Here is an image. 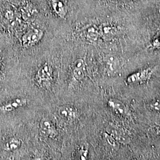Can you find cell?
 <instances>
[{
	"label": "cell",
	"mask_w": 160,
	"mask_h": 160,
	"mask_svg": "<svg viewBox=\"0 0 160 160\" xmlns=\"http://www.w3.org/2000/svg\"><path fill=\"white\" fill-rule=\"evenodd\" d=\"M103 138L105 143H106L110 148L113 149H118L119 148L120 143L106 132H105L103 133Z\"/></svg>",
	"instance_id": "2e32d148"
},
{
	"label": "cell",
	"mask_w": 160,
	"mask_h": 160,
	"mask_svg": "<svg viewBox=\"0 0 160 160\" xmlns=\"http://www.w3.org/2000/svg\"><path fill=\"white\" fill-rule=\"evenodd\" d=\"M157 67H148L141 69L129 75L126 78V83L129 85H138L148 82L152 78Z\"/></svg>",
	"instance_id": "7a4b0ae2"
},
{
	"label": "cell",
	"mask_w": 160,
	"mask_h": 160,
	"mask_svg": "<svg viewBox=\"0 0 160 160\" xmlns=\"http://www.w3.org/2000/svg\"><path fill=\"white\" fill-rule=\"evenodd\" d=\"M39 133L43 137L54 138L57 136V129L51 120L43 118L39 122Z\"/></svg>",
	"instance_id": "5b68a950"
},
{
	"label": "cell",
	"mask_w": 160,
	"mask_h": 160,
	"mask_svg": "<svg viewBox=\"0 0 160 160\" xmlns=\"http://www.w3.org/2000/svg\"><path fill=\"white\" fill-rule=\"evenodd\" d=\"M105 67L110 74H116L119 72L121 67L119 58L114 55H109L104 58Z\"/></svg>",
	"instance_id": "30bf717a"
},
{
	"label": "cell",
	"mask_w": 160,
	"mask_h": 160,
	"mask_svg": "<svg viewBox=\"0 0 160 160\" xmlns=\"http://www.w3.org/2000/svg\"><path fill=\"white\" fill-rule=\"evenodd\" d=\"M108 105L117 114L121 116H128L129 114V109H128L126 104L120 100L111 98L108 101Z\"/></svg>",
	"instance_id": "7c38bea8"
},
{
	"label": "cell",
	"mask_w": 160,
	"mask_h": 160,
	"mask_svg": "<svg viewBox=\"0 0 160 160\" xmlns=\"http://www.w3.org/2000/svg\"><path fill=\"white\" fill-rule=\"evenodd\" d=\"M22 141L17 137H12L8 139L4 144V149L6 151H14L20 148Z\"/></svg>",
	"instance_id": "5bb4252c"
},
{
	"label": "cell",
	"mask_w": 160,
	"mask_h": 160,
	"mask_svg": "<svg viewBox=\"0 0 160 160\" xmlns=\"http://www.w3.org/2000/svg\"><path fill=\"white\" fill-rule=\"evenodd\" d=\"M100 38L105 41L113 40L118 34V29L109 23H103L98 26Z\"/></svg>",
	"instance_id": "52a82bcc"
},
{
	"label": "cell",
	"mask_w": 160,
	"mask_h": 160,
	"mask_svg": "<svg viewBox=\"0 0 160 160\" xmlns=\"http://www.w3.org/2000/svg\"><path fill=\"white\" fill-rule=\"evenodd\" d=\"M32 160H50L47 157L42 155H36L33 157Z\"/></svg>",
	"instance_id": "e0dca14e"
},
{
	"label": "cell",
	"mask_w": 160,
	"mask_h": 160,
	"mask_svg": "<svg viewBox=\"0 0 160 160\" xmlns=\"http://www.w3.org/2000/svg\"><path fill=\"white\" fill-rule=\"evenodd\" d=\"M83 32L86 40L90 42H96L100 38L99 28L96 25L86 26Z\"/></svg>",
	"instance_id": "4fadbf2b"
},
{
	"label": "cell",
	"mask_w": 160,
	"mask_h": 160,
	"mask_svg": "<svg viewBox=\"0 0 160 160\" xmlns=\"http://www.w3.org/2000/svg\"><path fill=\"white\" fill-rule=\"evenodd\" d=\"M58 114L64 120L72 122L77 119L78 112L77 109L72 106L63 105L58 108Z\"/></svg>",
	"instance_id": "9c48e42d"
},
{
	"label": "cell",
	"mask_w": 160,
	"mask_h": 160,
	"mask_svg": "<svg viewBox=\"0 0 160 160\" xmlns=\"http://www.w3.org/2000/svg\"><path fill=\"white\" fill-rule=\"evenodd\" d=\"M86 75V64L85 61L79 58L75 61L72 67V77L75 82L81 81Z\"/></svg>",
	"instance_id": "8992f818"
},
{
	"label": "cell",
	"mask_w": 160,
	"mask_h": 160,
	"mask_svg": "<svg viewBox=\"0 0 160 160\" xmlns=\"http://www.w3.org/2000/svg\"><path fill=\"white\" fill-rule=\"evenodd\" d=\"M44 32L42 29L33 28L25 32L22 38L23 47L29 48L37 45L42 39Z\"/></svg>",
	"instance_id": "277c9868"
},
{
	"label": "cell",
	"mask_w": 160,
	"mask_h": 160,
	"mask_svg": "<svg viewBox=\"0 0 160 160\" xmlns=\"http://www.w3.org/2000/svg\"><path fill=\"white\" fill-rule=\"evenodd\" d=\"M121 1H129V0H121Z\"/></svg>",
	"instance_id": "ac0fdd59"
},
{
	"label": "cell",
	"mask_w": 160,
	"mask_h": 160,
	"mask_svg": "<svg viewBox=\"0 0 160 160\" xmlns=\"http://www.w3.org/2000/svg\"><path fill=\"white\" fill-rule=\"evenodd\" d=\"M49 4L52 12L57 16L65 18L68 13L67 6L62 0H49Z\"/></svg>",
	"instance_id": "8fae6325"
},
{
	"label": "cell",
	"mask_w": 160,
	"mask_h": 160,
	"mask_svg": "<svg viewBox=\"0 0 160 160\" xmlns=\"http://www.w3.org/2000/svg\"><path fill=\"white\" fill-rule=\"evenodd\" d=\"M89 149L87 144L81 145L75 152V160H88Z\"/></svg>",
	"instance_id": "9a60e30c"
},
{
	"label": "cell",
	"mask_w": 160,
	"mask_h": 160,
	"mask_svg": "<svg viewBox=\"0 0 160 160\" xmlns=\"http://www.w3.org/2000/svg\"><path fill=\"white\" fill-rule=\"evenodd\" d=\"M34 79L39 87L45 89L49 88L53 80V71L51 65L48 63L42 65L37 70Z\"/></svg>",
	"instance_id": "6da1fadb"
},
{
	"label": "cell",
	"mask_w": 160,
	"mask_h": 160,
	"mask_svg": "<svg viewBox=\"0 0 160 160\" xmlns=\"http://www.w3.org/2000/svg\"><path fill=\"white\" fill-rule=\"evenodd\" d=\"M28 100L26 98H17L3 104L0 106V112L9 113L27 105Z\"/></svg>",
	"instance_id": "ba28073f"
},
{
	"label": "cell",
	"mask_w": 160,
	"mask_h": 160,
	"mask_svg": "<svg viewBox=\"0 0 160 160\" xmlns=\"http://www.w3.org/2000/svg\"><path fill=\"white\" fill-rule=\"evenodd\" d=\"M106 132L114 138L120 144H128L131 141L129 132L123 127L114 124H109L106 127Z\"/></svg>",
	"instance_id": "3957f363"
}]
</instances>
